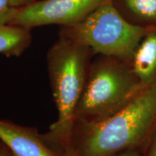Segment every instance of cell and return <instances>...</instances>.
Returning a JSON list of instances; mask_svg holds the SVG:
<instances>
[{"label": "cell", "instance_id": "1", "mask_svg": "<svg viewBox=\"0 0 156 156\" xmlns=\"http://www.w3.org/2000/svg\"><path fill=\"white\" fill-rule=\"evenodd\" d=\"M156 124V84L144 88L112 116L75 124L71 144L77 156H107L137 148Z\"/></svg>", "mask_w": 156, "mask_h": 156}, {"label": "cell", "instance_id": "2", "mask_svg": "<svg viewBox=\"0 0 156 156\" xmlns=\"http://www.w3.org/2000/svg\"><path fill=\"white\" fill-rule=\"evenodd\" d=\"M88 46L59 36L48 50L47 67L58 118L42 134L47 145L59 152L71 143L75 115L90 66Z\"/></svg>", "mask_w": 156, "mask_h": 156}, {"label": "cell", "instance_id": "3", "mask_svg": "<svg viewBox=\"0 0 156 156\" xmlns=\"http://www.w3.org/2000/svg\"><path fill=\"white\" fill-rule=\"evenodd\" d=\"M144 88L127 62L101 55L90 66L75 111V125L97 122L112 116Z\"/></svg>", "mask_w": 156, "mask_h": 156}, {"label": "cell", "instance_id": "4", "mask_svg": "<svg viewBox=\"0 0 156 156\" xmlns=\"http://www.w3.org/2000/svg\"><path fill=\"white\" fill-rule=\"evenodd\" d=\"M147 30L123 17L112 0H104L80 23L61 26L59 36L81 43L94 54L130 63Z\"/></svg>", "mask_w": 156, "mask_h": 156}, {"label": "cell", "instance_id": "5", "mask_svg": "<svg viewBox=\"0 0 156 156\" xmlns=\"http://www.w3.org/2000/svg\"><path fill=\"white\" fill-rule=\"evenodd\" d=\"M104 0H42L18 8L11 25L30 29L46 25H75Z\"/></svg>", "mask_w": 156, "mask_h": 156}, {"label": "cell", "instance_id": "6", "mask_svg": "<svg viewBox=\"0 0 156 156\" xmlns=\"http://www.w3.org/2000/svg\"><path fill=\"white\" fill-rule=\"evenodd\" d=\"M0 141L13 156H64V152L52 149L42 134L35 128L26 127L0 119Z\"/></svg>", "mask_w": 156, "mask_h": 156}, {"label": "cell", "instance_id": "7", "mask_svg": "<svg viewBox=\"0 0 156 156\" xmlns=\"http://www.w3.org/2000/svg\"><path fill=\"white\" fill-rule=\"evenodd\" d=\"M130 67L145 87L156 84V28L147 29L136 47Z\"/></svg>", "mask_w": 156, "mask_h": 156}, {"label": "cell", "instance_id": "8", "mask_svg": "<svg viewBox=\"0 0 156 156\" xmlns=\"http://www.w3.org/2000/svg\"><path fill=\"white\" fill-rule=\"evenodd\" d=\"M31 41L30 29L13 25H0V54L7 57L20 56Z\"/></svg>", "mask_w": 156, "mask_h": 156}, {"label": "cell", "instance_id": "9", "mask_svg": "<svg viewBox=\"0 0 156 156\" xmlns=\"http://www.w3.org/2000/svg\"><path fill=\"white\" fill-rule=\"evenodd\" d=\"M123 15L145 23L156 24V0H112Z\"/></svg>", "mask_w": 156, "mask_h": 156}, {"label": "cell", "instance_id": "10", "mask_svg": "<svg viewBox=\"0 0 156 156\" xmlns=\"http://www.w3.org/2000/svg\"><path fill=\"white\" fill-rule=\"evenodd\" d=\"M18 8L11 5L9 0H0V25H11Z\"/></svg>", "mask_w": 156, "mask_h": 156}, {"label": "cell", "instance_id": "11", "mask_svg": "<svg viewBox=\"0 0 156 156\" xmlns=\"http://www.w3.org/2000/svg\"><path fill=\"white\" fill-rule=\"evenodd\" d=\"M107 156H143V155L138 151L137 148L125 150V151L118 152Z\"/></svg>", "mask_w": 156, "mask_h": 156}, {"label": "cell", "instance_id": "12", "mask_svg": "<svg viewBox=\"0 0 156 156\" xmlns=\"http://www.w3.org/2000/svg\"><path fill=\"white\" fill-rule=\"evenodd\" d=\"M143 156H156V132L152 139L145 155H143Z\"/></svg>", "mask_w": 156, "mask_h": 156}, {"label": "cell", "instance_id": "13", "mask_svg": "<svg viewBox=\"0 0 156 156\" xmlns=\"http://www.w3.org/2000/svg\"><path fill=\"white\" fill-rule=\"evenodd\" d=\"M9 1H10L12 5L17 7V8H20V7H23L24 6L34 2L35 0H9Z\"/></svg>", "mask_w": 156, "mask_h": 156}, {"label": "cell", "instance_id": "14", "mask_svg": "<svg viewBox=\"0 0 156 156\" xmlns=\"http://www.w3.org/2000/svg\"><path fill=\"white\" fill-rule=\"evenodd\" d=\"M0 156H13L9 148L2 141H0Z\"/></svg>", "mask_w": 156, "mask_h": 156}, {"label": "cell", "instance_id": "15", "mask_svg": "<svg viewBox=\"0 0 156 156\" xmlns=\"http://www.w3.org/2000/svg\"><path fill=\"white\" fill-rule=\"evenodd\" d=\"M64 156H77L71 143L64 150Z\"/></svg>", "mask_w": 156, "mask_h": 156}]
</instances>
